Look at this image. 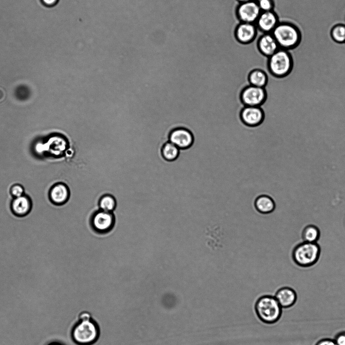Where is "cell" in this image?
Instances as JSON below:
<instances>
[{"label": "cell", "mask_w": 345, "mask_h": 345, "mask_svg": "<svg viewBox=\"0 0 345 345\" xmlns=\"http://www.w3.org/2000/svg\"><path fill=\"white\" fill-rule=\"evenodd\" d=\"M99 328L91 314L81 312L78 321L73 326L71 336L73 341L79 345H91L95 342L99 336Z\"/></svg>", "instance_id": "obj_1"}, {"label": "cell", "mask_w": 345, "mask_h": 345, "mask_svg": "<svg viewBox=\"0 0 345 345\" xmlns=\"http://www.w3.org/2000/svg\"><path fill=\"white\" fill-rule=\"evenodd\" d=\"M271 33L279 48L289 51L296 48L301 39V34L299 28L288 21L279 22Z\"/></svg>", "instance_id": "obj_2"}, {"label": "cell", "mask_w": 345, "mask_h": 345, "mask_svg": "<svg viewBox=\"0 0 345 345\" xmlns=\"http://www.w3.org/2000/svg\"><path fill=\"white\" fill-rule=\"evenodd\" d=\"M282 309L275 297L270 295L260 297L255 306L258 317L267 324H273L278 321L282 314Z\"/></svg>", "instance_id": "obj_3"}, {"label": "cell", "mask_w": 345, "mask_h": 345, "mask_svg": "<svg viewBox=\"0 0 345 345\" xmlns=\"http://www.w3.org/2000/svg\"><path fill=\"white\" fill-rule=\"evenodd\" d=\"M267 69L272 75L279 77L287 75L291 71L293 59L289 51L279 48L267 58Z\"/></svg>", "instance_id": "obj_4"}, {"label": "cell", "mask_w": 345, "mask_h": 345, "mask_svg": "<svg viewBox=\"0 0 345 345\" xmlns=\"http://www.w3.org/2000/svg\"><path fill=\"white\" fill-rule=\"evenodd\" d=\"M320 253V247L317 243L304 241L294 247L292 252V257L294 263L298 266L309 267L317 263Z\"/></svg>", "instance_id": "obj_5"}, {"label": "cell", "mask_w": 345, "mask_h": 345, "mask_svg": "<svg viewBox=\"0 0 345 345\" xmlns=\"http://www.w3.org/2000/svg\"><path fill=\"white\" fill-rule=\"evenodd\" d=\"M261 12L256 0L239 3L235 9L239 22L255 23Z\"/></svg>", "instance_id": "obj_6"}, {"label": "cell", "mask_w": 345, "mask_h": 345, "mask_svg": "<svg viewBox=\"0 0 345 345\" xmlns=\"http://www.w3.org/2000/svg\"><path fill=\"white\" fill-rule=\"evenodd\" d=\"M258 31L255 23L239 22L234 29V36L239 43L248 45L254 40Z\"/></svg>", "instance_id": "obj_7"}, {"label": "cell", "mask_w": 345, "mask_h": 345, "mask_svg": "<svg viewBox=\"0 0 345 345\" xmlns=\"http://www.w3.org/2000/svg\"><path fill=\"white\" fill-rule=\"evenodd\" d=\"M266 93L263 88L250 85L241 94V100L246 106H259L265 100Z\"/></svg>", "instance_id": "obj_8"}, {"label": "cell", "mask_w": 345, "mask_h": 345, "mask_svg": "<svg viewBox=\"0 0 345 345\" xmlns=\"http://www.w3.org/2000/svg\"><path fill=\"white\" fill-rule=\"evenodd\" d=\"M278 15L274 10L262 12L255 25L262 33H272L279 22Z\"/></svg>", "instance_id": "obj_9"}, {"label": "cell", "mask_w": 345, "mask_h": 345, "mask_svg": "<svg viewBox=\"0 0 345 345\" xmlns=\"http://www.w3.org/2000/svg\"><path fill=\"white\" fill-rule=\"evenodd\" d=\"M92 223L96 231L102 233L106 232L113 227L114 217L111 212L99 211L93 215Z\"/></svg>", "instance_id": "obj_10"}, {"label": "cell", "mask_w": 345, "mask_h": 345, "mask_svg": "<svg viewBox=\"0 0 345 345\" xmlns=\"http://www.w3.org/2000/svg\"><path fill=\"white\" fill-rule=\"evenodd\" d=\"M256 46L258 52L266 58H269L279 49L275 38L271 33H262L257 40Z\"/></svg>", "instance_id": "obj_11"}, {"label": "cell", "mask_w": 345, "mask_h": 345, "mask_svg": "<svg viewBox=\"0 0 345 345\" xmlns=\"http://www.w3.org/2000/svg\"><path fill=\"white\" fill-rule=\"evenodd\" d=\"M168 141L179 149H185L192 145L193 137L191 133L188 130L184 128H177L170 132Z\"/></svg>", "instance_id": "obj_12"}, {"label": "cell", "mask_w": 345, "mask_h": 345, "mask_svg": "<svg viewBox=\"0 0 345 345\" xmlns=\"http://www.w3.org/2000/svg\"><path fill=\"white\" fill-rule=\"evenodd\" d=\"M70 196L68 187L63 183L53 185L49 191L50 201L56 205H61L67 202Z\"/></svg>", "instance_id": "obj_13"}, {"label": "cell", "mask_w": 345, "mask_h": 345, "mask_svg": "<svg viewBox=\"0 0 345 345\" xmlns=\"http://www.w3.org/2000/svg\"><path fill=\"white\" fill-rule=\"evenodd\" d=\"M32 201L29 196L24 194L14 198L11 203V209L16 216L23 217L27 215L32 209Z\"/></svg>", "instance_id": "obj_14"}, {"label": "cell", "mask_w": 345, "mask_h": 345, "mask_svg": "<svg viewBox=\"0 0 345 345\" xmlns=\"http://www.w3.org/2000/svg\"><path fill=\"white\" fill-rule=\"evenodd\" d=\"M241 118L247 125L255 126L261 122L263 111L258 106H246L241 112Z\"/></svg>", "instance_id": "obj_15"}, {"label": "cell", "mask_w": 345, "mask_h": 345, "mask_svg": "<svg viewBox=\"0 0 345 345\" xmlns=\"http://www.w3.org/2000/svg\"><path fill=\"white\" fill-rule=\"evenodd\" d=\"M275 297L282 308H288L292 306L297 299L295 291L288 287L279 289L276 293Z\"/></svg>", "instance_id": "obj_16"}, {"label": "cell", "mask_w": 345, "mask_h": 345, "mask_svg": "<svg viewBox=\"0 0 345 345\" xmlns=\"http://www.w3.org/2000/svg\"><path fill=\"white\" fill-rule=\"evenodd\" d=\"M254 206L256 209L263 214L273 212L275 208V203L273 199L267 195H261L255 200Z\"/></svg>", "instance_id": "obj_17"}, {"label": "cell", "mask_w": 345, "mask_h": 345, "mask_svg": "<svg viewBox=\"0 0 345 345\" xmlns=\"http://www.w3.org/2000/svg\"><path fill=\"white\" fill-rule=\"evenodd\" d=\"M248 79L251 85L263 88L267 83V76L263 70L256 68L250 72Z\"/></svg>", "instance_id": "obj_18"}, {"label": "cell", "mask_w": 345, "mask_h": 345, "mask_svg": "<svg viewBox=\"0 0 345 345\" xmlns=\"http://www.w3.org/2000/svg\"><path fill=\"white\" fill-rule=\"evenodd\" d=\"M320 236L319 228L314 225H308L303 230L301 237L304 242L317 243Z\"/></svg>", "instance_id": "obj_19"}, {"label": "cell", "mask_w": 345, "mask_h": 345, "mask_svg": "<svg viewBox=\"0 0 345 345\" xmlns=\"http://www.w3.org/2000/svg\"><path fill=\"white\" fill-rule=\"evenodd\" d=\"M179 152L180 149L169 141L164 143L161 149L162 157L168 161L175 160L178 157Z\"/></svg>", "instance_id": "obj_20"}, {"label": "cell", "mask_w": 345, "mask_h": 345, "mask_svg": "<svg viewBox=\"0 0 345 345\" xmlns=\"http://www.w3.org/2000/svg\"><path fill=\"white\" fill-rule=\"evenodd\" d=\"M330 35L332 39L335 42L345 44V24L338 23L331 29Z\"/></svg>", "instance_id": "obj_21"}, {"label": "cell", "mask_w": 345, "mask_h": 345, "mask_svg": "<svg viewBox=\"0 0 345 345\" xmlns=\"http://www.w3.org/2000/svg\"><path fill=\"white\" fill-rule=\"evenodd\" d=\"M116 201L114 198L110 195H105L102 196L99 201V206L101 210L111 212L116 207Z\"/></svg>", "instance_id": "obj_22"}, {"label": "cell", "mask_w": 345, "mask_h": 345, "mask_svg": "<svg viewBox=\"0 0 345 345\" xmlns=\"http://www.w3.org/2000/svg\"><path fill=\"white\" fill-rule=\"evenodd\" d=\"M261 12H267L274 10L275 2L274 0H256Z\"/></svg>", "instance_id": "obj_23"}, {"label": "cell", "mask_w": 345, "mask_h": 345, "mask_svg": "<svg viewBox=\"0 0 345 345\" xmlns=\"http://www.w3.org/2000/svg\"><path fill=\"white\" fill-rule=\"evenodd\" d=\"M10 192L14 198H17L24 194V189L21 185L15 184L11 187Z\"/></svg>", "instance_id": "obj_24"}, {"label": "cell", "mask_w": 345, "mask_h": 345, "mask_svg": "<svg viewBox=\"0 0 345 345\" xmlns=\"http://www.w3.org/2000/svg\"><path fill=\"white\" fill-rule=\"evenodd\" d=\"M334 340L337 345H345V332L338 333Z\"/></svg>", "instance_id": "obj_25"}, {"label": "cell", "mask_w": 345, "mask_h": 345, "mask_svg": "<svg viewBox=\"0 0 345 345\" xmlns=\"http://www.w3.org/2000/svg\"><path fill=\"white\" fill-rule=\"evenodd\" d=\"M316 345H337L334 340L331 339H323L318 341Z\"/></svg>", "instance_id": "obj_26"}, {"label": "cell", "mask_w": 345, "mask_h": 345, "mask_svg": "<svg viewBox=\"0 0 345 345\" xmlns=\"http://www.w3.org/2000/svg\"><path fill=\"white\" fill-rule=\"evenodd\" d=\"M41 2L45 6L50 7L56 5L59 0H41Z\"/></svg>", "instance_id": "obj_27"}, {"label": "cell", "mask_w": 345, "mask_h": 345, "mask_svg": "<svg viewBox=\"0 0 345 345\" xmlns=\"http://www.w3.org/2000/svg\"><path fill=\"white\" fill-rule=\"evenodd\" d=\"M239 3H245L249 1H251L253 0H236Z\"/></svg>", "instance_id": "obj_28"}, {"label": "cell", "mask_w": 345, "mask_h": 345, "mask_svg": "<svg viewBox=\"0 0 345 345\" xmlns=\"http://www.w3.org/2000/svg\"><path fill=\"white\" fill-rule=\"evenodd\" d=\"M48 345H61V344H60V343H57V342H53V343H51Z\"/></svg>", "instance_id": "obj_29"}, {"label": "cell", "mask_w": 345, "mask_h": 345, "mask_svg": "<svg viewBox=\"0 0 345 345\" xmlns=\"http://www.w3.org/2000/svg\"><path fill=\"white\" fill-rule=\"evenodd\" d=\"M201 69H202V68H201ZM197 70H198V69H197ZM193 71H195V70H193ZM190 72H191V71H190ZM186 73H187V72H186ZM182 74H184V73H182ZM178 75H180V74H178Z\"/></svg>", "instance_id": "obj_30"}, {"label": "cell", "mask_w": 345, "mask_h": 345, "mask_svg": "<svg viewBox=\"0 0 345 345\" xmlns=\"http://www.w3.org/2000/svg\"><path fill=\"white\" fill-rule=\"evenodd\" d=\"M199 69H201V68H199ZM197 69H196V70H197ZM192 71H193V70H192ZM190 71H188V72H190ZM184 73H186V72H184ZM181 74H182V73H181ZM177 75H178V74H177Z\"/></svg>", "instance_id": "obj_31"}, {"label": "cell", "mask_w": 345, "mask_h": 345, "mask_svg": "<svg viewBox=\"0 0 345 345\" xmlns=\"http://www.w3.org/2000/svg\"><path fill=\"white\" fill-rule=\"evenodd\" d=\"M198 69H199V68H198ZM196 69H194V70H196ZM190 71H192V70H190ZM188 71H187V72H188ZM183 73H184V72H183ZM181 73H179V74H181Z\"/></svg>", "instance_id": "obj_32"}, {"label": "cell", "mask_w": 345, "mask_h": 345, "mask_svg": "<svg viewBox=\"0 0 345 345\" xmlns=\"http://www.w3.org/2000/svg\"><path fill=\"white\" fill-rule=\"evenodd\" d=\"M194 69H196V68H194ZM192 69H191V70H192ZM187 71H188V70H187ZM182 72H184V71H182ZM179 73H180V72H179Z\"/></svg>", "instance_id": "obj_33"}, {"label": "cell", "mask_w": 345, "mask_h": 345, "mask_svg": "<svg viewBox=\"0 0 345 345\" xmlns=\"http://www.w3.org/2000/svg\"><path fill=\"white\" fill-rule=\"evenodd\" d=\"M196 69H197V68H196ZM193 70H194V69H193ZM189 71H190V70H189ZM185 72H186V71H185ZM181 73H182V72H181Z\"/></svg>", "instance_id": "obj_34"}]
</instances>
